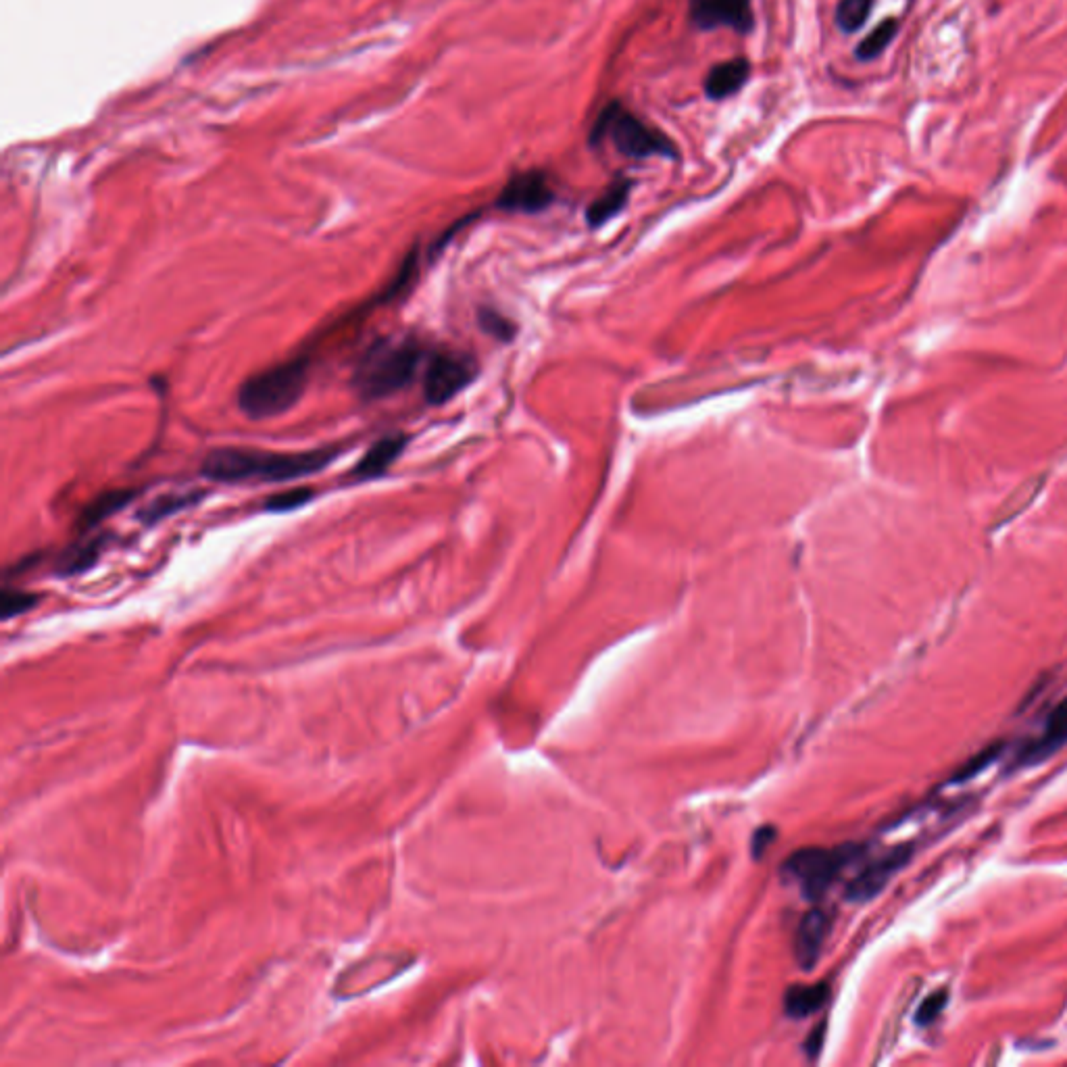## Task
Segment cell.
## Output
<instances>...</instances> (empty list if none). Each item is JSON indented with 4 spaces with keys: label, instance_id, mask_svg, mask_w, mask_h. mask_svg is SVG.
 <instances>
[{
    "label": "cell",
    "instance_id": "cell-20",
    "mask_svg": "<svg viewBox=\"0 0 1067 1067\" xmlns=\"http://www.w3.org/2000/svg\"><path fill=\"white\" fill-rule=\"evenodd\" d=\"M1042 484H1045V478H1036V480H1028L1026 484H1022L1020 488H1017L1009 496V499L1001 505L999 517L995 519V524H992V526L999 528L1001 524H1007V521H1011L1015 515H1020L1024 509H1028L1030 503L1034 501V496L1042 488Z\"/></svg>",
    "mask_w": 1067,
    "mask_h": 1067
},
{
    "label": "cell",
    "instance_id": "cell-11",
    "mask_svg": "<svg viewBox=\"0 0 1067 1067\" xmlns=\"http://www.w3.org/2000/svg\"><path fill=\"white\" fill-rule=\"evenodd\" d=\"M1067 744V699H1063L1047 717L1040 736L1028 742L1015 759V765L1030 767L1059 753Z\"/></svg>",
    "mask_w": 1067,
    "mask_h": 1067
},
{
    "label": "cell",
    "instance_id": "cell-1",
    "mask_svg": "<svg viewBox=\"0 0 1067 1067\" xmlns=\"http://www.w3.org/2000/svg\"><path fill=\"white\" fill-rule=\"evenodd\" d=\"M344 449L326 446L313 451H267L255 446H217L201 463V474L221 484H280L307 478L330 467Z\"/></svg>",
    "mask_w": 1067,
    "mask_h": 1067
},
{
    "label": "cell",
    "instance_id": "cell-8",
    "mask_svg": "<svg viewBox=\"0 0 1067 1067\" xmlns=\"http://www.w3.org/2000/svg\"><path fill=\"white\" fill-rule=\"evenodd\" d=\"M690 21L699 30L749 34L755 26L753 0H690Z\"/></svg>",
    "mask_w": 1067,
    "mask_h": 1067
},
{
    "label": "cell",
    "instance_id": "cell-4",
    "mask_svg": "<svg viewBox=\"0 0 1067 1067\" xmlns=\"http://www.w3.org/2000/svg\"><path fill=\"white\" fill-rule=\"evenodd\" d=\"M603 140H611L617 153L630 159H676V144L628 111L622 103H609L594 121L590 144H601Z\"/></svg>",
    "mask_w": 1067,
    "mask_h": 1067
},
{
    "label": "cell",
    "instance_id": "cell-3",
    "mask_svg": "<svg viewBox=\"0 0 1067 1067\" xmlns=\"http://www.w3.org/2000/svg\"><path fill=\"white\" fill-rule=\"evenodd\" d=\"M309 367L307 357H296L246 378L238 388V409L255 421L288 413L309 386Z\"/></svg>",
    "mask_w": 1067,
    "mask_h": 1067
},
{
    "label": "cell",
    "instance_id": "cell-19",
    "mask_svg": "<svg viewBox=\"0 0 1067 1067\" xmlns=\"http://www.w3.org/2000/svg\"><path fill=\"white\" fill-rule=\"evenodd\" d=\"M897 30H899V21H897V19H886V21H882L880 26H878L872 34H867V36L859 42V46H857V57H859L861 61H874L876 57H880V55L886 51V46H888L892 40H895Z\"/></svg>",
    "mask_w": 1067,
    "mask_h": 1067
},
{
    "label": "cell",
    "instance_id": "cell-15",
    "mask_svg": "<svg viewBox=\"0 0 1067 1067\" xmlns=\"http://www.w3.org/2000/svg\"><path fill=\"white\" fill-rule=\"evenodd\" d=\"M105 547H107V538H103V536L71 544V547H67V549L57 557L55 572H57L59 576H78V574H84V572H88L90 567L96 565L98 559H101V553H103Z\"/></svg>",
    "mask_w": 1067,
    "mask_h": 1067
},
{
    "label": "cell",
    "instance_id": "cell-25",
    "mask_svg": "<svg viewBox=\"0 0 1067 1067\" xmlns=\"http://www.w3.org/2000/svg\"><path fill=\"white\" fill-rule=\"evenodd\" d=\"M947 1001H949V992L945 988H940L936 992H932V995L926 997V1001L920 1005V1009H917L915 1013V1022L920 1026H928L932 1024L936 1017L945 1011L947 1007Z\"/></svg>",
    "mask_w": 1067,
    "mask_h": 1067
},
{
    "label": "cell",
    "instance_id": "cell-9",
    "mask_svg": "<svg viewBox=\"0 0 1067 1067\" xmlns=\"http://www.w3.org/2000/svg\"><path fill=\"white\" fill-rule=\"evenodd\" d=\"M911 859V847L901 845L892 851L884 853L882 857L867 863L863 870L851 880L847 888V897L855 903L870 901L876 895H880L882 888L895 878L897 872L903 870V865Z\"/></svg>",
    "mask_w": 1067,
    "mask_h": 1067
},
{
    "label": "cell",
    "instance_id": "cell-14",
    "mask_svg": "<svg viewBox=\"0 0 1067 1067\" xmlns=\"http://www.w3.org/2000/svg\"><path fill=\"white\" fill-rule=\"evenodd\" d=\"M201 499H203V490L165 492V494L155 496L151 503H146L138 511V519L146 526H155V524H159V521H163V519H167L171 515H176V513H180L184 509H190L196 503H201Z\"/></svg>",
    "mask_w": 1067,
    "mask_h": 1067
},
{
    "label": "cell",
    "instance_id": "cell-7",
    "mask_svg": "<svg viewBox=\"0 0 1067 1067\" xmlns=\"http://www.w3.org/2000/svg\"><path fill=\"white\" fill-rule=\"evenodd\" d=\"M555 190L538 169H530L513 176L496 198V209L507 213H542L555 203Z\"/></svg>",
    "mask_w": 1067,
    "mask_h": 1067
},
{
    "label": "cell",
    "instance_id": "cell-13",
    "mask_svg": "<svg viewBox=\"0 0 1067 1067\" xmlns=\"http://www.w3.org/2000/svg\"><path fill=\"white\" fill-rule=\"evenodd\" d=\"M830 932V917L822 909H813L805 915V920L799 926L797 940H794V951H797V961L803 965V970L820 959V953L824 949V942Z\"/></svg>",
    "mask_w": 1067,
    "mask_h": 1067
},
{
    "label": "cell",
    "instance_id": "cell-17",
    "mask_svg": "<svg viewBox=\"0 0 1067 1067\" xmlns=\"http://www.w3.org/2000/svg\"><path fill=\"white\" fill-rule=\"evenodd\" d=\"M136 496H138L136 490H109V492L98 494L90 505L84 507V511H82L80 519H78L80 530H90V528L98 526L101 521H105L111 515L119 513L123 507H128L136 499Z\"/></svg>",
    "mask_w": 1067,
    "mask_h": 1067
},
{
    "label": "cell",
    "instance_id": "cell-23",
    "mask_svg": "<svg viewBox=\"0 0 1067 1067\" xmlns=\"http://www.w3.org/2000/svg\"><path fill=\"white\" fill-rule=\"evenodd\" d=\"M38 605V597L32 592H23V590H11V588H5L3 590V599H0V609H3V619H11V617H17L21 613H26L30 609H34Z\"/></svg>",
    "mask_w": 1067,
    "mask_h": 1067
},
{
    "label": "cell",
    "instance_id": "cell-21",
    "mask_svg": "<svg viewBox=\"0 0 1067 1067\" xmlns=\"http://www.w3.org/2000/svg\"><path fill=\"white\" fill-rule=\"evenodd\" d=\"M874 9V0H840L836 7V23L845 34H853L865 26Z\"/></svg>",
    "mask_w": 1067,
    "mask_h": 1067
},
{
    "label": "cell",
    "instance_id": "cell-22",
    "mask_svg": "<svg viewBox=\"0 0 1067 1067\" xmlns=\"http://www.w3.org/2000/svg\"><path fill=\"white\" fill-rule=\"evenodd\" d=\"M311 501H313V490L311 488H292V490L278 492L274 496H269V499L265 501V511H269V513L294 511V509L305 507Z\"/></svg>",
    "mask_w": 1067,
    "mask_h": 1067
},
{
    "label": "cell",
    "instance_id": "cell-12",
    "mask_svg": "<svg viewBox=\"0 0 1067 1067\" xmlns=\"http://www.w3.org/2000/svg\"><path fill=\"white\" fill-rule=\"evenodd\" d=\"M751 78V63L744 57L728 59L711 67L705 78V94L711 101H724L744 88Z\"/></svg>",
    "mask_w": 1067,
    "mask_h": 1067
},
{
    "label": "cell",
    "instance_id": "cell-16",
    "mask_svg": "<svg viewBox=\"0 0 1067 1067\" xmlns=\"http://www.w3.org/2000/svg\"><path fill=\"white\" fill-rule=\"evenodd\" d=\"M632 182L630 180H615L597 201H592L586 209V221L590 228H601L603 223L613 219L619 211H622L630 198Z\"/></svg>",
    "mask_w": 1067,
    "mask_h": 1067
},
{
    "label": "cell",
    "instance_id": "cell-18",
    "mask_svg": "<svg viewBox=\"0 0 1067 1067\" xmlns=\"http://www.w3.org/2000/svg\"><path fill=\"white\" fill-rule=\"evenodd\" d=\"M830 995L828 984H813V986H794L786 992L784 1007L786 1013L803 1020V1017L820 1011Z\"/></svg>",
    "mask_w": 1067,
    "mask_h": 1067
},
{
    "label": "cell",
    "instance_id": "cell-26",
    "mask_svg": "<svg viewBox=\"0 0 1067 1067\" xmlns=\"http://www.w3.org/2000/svg\"><path fill=\"white\" fill-rule=\"evenodd\" d=\"M478 319H480V328L484 332L492 334L494 338H499V340H511L513 326H511V321L507 317L499 315L492 309H482L478 313Z\"/></svg>",
    "mask_w": 1067,
    "mask_h": 1067
},
{
    "label": "cell",
    "instance_id": "cell-24",
    "mask_svg": "<svg viewBox=\"0 0 1067 1067\" xmlns=\"http://www.w3.org/2000/svg\"><path fill=\"white\" fill-rule=\"evenodd\" d=\"M1003 753V744H995V747H988V749H982V753H978L976 757H972L970 761H967L961 769L959 774L955 776V782H963V780H970L974 776H978L982 769H986L990 763H995L997 757Z\"/></svg>",
    "mask_w": 1067,
    "mask_h": 1067
},
{
    "label": "cell",
    "instance_id": "cell-10",
    "mask_svg": "<svg viewBox=\"0 0 1067 1067\" xmlns=\"http://www.w3.org/2000/svg\"><path fill=\"white\" fill-rule=\"evenodd\" d=\"M407 444H409V436L405 432H390L378 438L374 444L369 446L367 453L357 461V465L351 471V478L355 482H369V480H378L386 476L388 469L405 453Z\"/></svg>",
    "mask_w": 1067,
    "mask_h": 1067
},
{
    "label": "cell",
    "instance_id": "cell-2",
    "mask_svg": "<svg viewBox=\"0 0 1067 1067\" xmlns=\"http://www.w3.org/2000/svg\"><path fill=\"white\" fill-rule=\"evenodd\" d=\"M428 355L430 351L413 336L376 340L355 367L353 388L367 403L388 399L415 380Z\"/></svg>",
    "mask_w": 1067,
    "mask_h": 1067
},
{
    "label": "cell",
    "instance_id": "cell-6",
    "mask_svg": "<svg viewBox=\"0 0 1067 1067\" xmlns=\"http://www.w3.org/2000/svg\"><path fill=\"white\" fill-rule=\"evenodd\" d=\"M476 378L478 363L471 355L451 349L432 351L424 369V399L434 407L449 403Z\"/></svg>",
    "mask_w": 1067,
    "mask_h": 1067
},
{
    "label": "cell",
    "instance_id": "cell-5",
    "mask_svg": "<svg viewBox=\"0 0 1067 1067\" xmlns=\"http://www.w3.org/2000/svg\"><path fill=\"white\" fill-rule=\"evenodd\" d=\"M859 857H861L859 847L803 849L786 861L784 870L790 874L794 882H799L805 897L820 899L824 892L836 882V878Z\"/></svg>",
    "mask_w": 1067,
    "mask_h": 1067
}]
</instances>
